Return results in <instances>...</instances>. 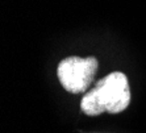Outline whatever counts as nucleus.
I'll use <instances>...</instances> for the list:
<instances>
[{
  "label": "nucleus",
  "instance_id": "1",
  "mask_svg": "<svg viewBox=\"0 0 146 133\" xmlns=\"http://www.w3.org/2000/svg\"><path fill=\"white\" fill-rule=\"evenodd\" d=\"M130 87L124 72L115 71L106 75L82 98L80 109L87 116H99L107 112L116 115L128 108Z\"/></svg>",
  "mask_w": 146,
  "mask_h": 133
},
{
  "label": "nucleus",
  "instance_id": "2",
  "mask_svg": "<svg viewBox=\"0 0 146 133\" xmlns=\"http://www.w3.org/2000/svg\"><path fill=\"white\" fill-rule=\"evenodd\" d=\"M99 67L95 57H67L62 59L57 67L59 83L67 92L83 94L90 88Z\"/></svg>",
  "mask_w": 146,
  "mask_h": 133
}]
</instances>
